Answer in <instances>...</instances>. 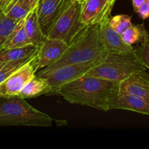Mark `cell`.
<instances>
[{
  "instance_id": "obj_22",
  "label": "cell",
  "mask_w": 149,
  "mask_h": 149,
  "mask_svg": "<svg viewBox=\"0 0 149 149\" xmlns=\"http://www.w3.org/2000/svg\"><path fill=\"white\" fill-rule=\"evenodd\" d=\"M109 23L118 33L122 35L132 25V17L125 14L116 15L110 17Z\"/></svg>"
},
{
  "instance_id": "obj_19",
  "label": "cell",
  "mask_w": 149,
  "mask_h": 149,
  "mask_svg": "<svg viewBox=\"0 0 149 149\" xmlns=\"http://www.w3.org/2000/svg\"><path fill=\"white\" fill-rule=\"evenodd\" d=\"M146 36H148L143 23L132 24L122 34L123 40L127 45H133L141 42Z\"/></svg>"
},
{
  "instance_id": "obj_12",
  "label": "cell",
  "mask_w": 149,
  "mask_h": 149,
  "mask_svg": "<svg viewBox=\"0 0 149 149\" xmlns=\"http://www.w3.org/2000/svg\"><path fill=\"white\" fill-rule=\"evenodd\" d=\"M63 4V0H40L38 4V18L41 29L46 36L62 12Z\"/></svg>"
},
{
  "instance_id": "obj_10",
  "label": "cell",
  "mask_w": 149,
  "mask_h": 149,
  "mask_svg": "<svg viewBox=\"0 0 149 149\" xmlns=\"http://www.w3.org/2000/svg\"><path fill=\"white\" fill-rule=\"evenodd\" d=\"M118 93L149 100V75L146 71L132 73L119 83Z\"/></svg>"
},
{
  "instance_id": "obj_15",
  "label": "cell",
  "mask_w": 149,
  "mask_h": 149,
  "mask_svg": "<svg viewBox=\"0 0 149 149\" xmlns=\"http://www.w3.org/2000/svg\"><path fill=\"white\" fill-rule=\"evenodd\" d=\"M50 91V85L47 79L35 74L34 77L25 85L18 96L24 99L33 98L47 95Z\"/></svg>"
},
{
  "instance_id": "obj_6",
  "label": "cell",
  "mask_w": 149,
  "mask_h": 149,
  "mask_svg": "<svg viewBox=\"0 0 149 149\" xmlns=\"http://www.w3.org/2000/svg\"><path fill=\"white\" fill-rule=\"evenodd\" d=\"M99 61L84 63H74L61 65L50 69L42 68L36 73L39 77H45L51 87L50 93L47 95H55L56 90L63 84L85 75L86 73L94 67Z\"/></svg>"
},
{
  "instance_id": "obj_5",
  "label": "cell",
  "mask_w": 149,
  "mask_h": 149,
  "mask_svg": "<svg viewBox=\"0 0 149 149\" xmlns=\"http://www.w3.org/2000/svg\"><path fill=\"white\" fill-rule=\"evenodd\" d=\"M81 3L72 1L62 10L47 37L61 39L68 45L72 43L87 27L81 20Z\"/></svg>"
},
{
  "instance_id": "obj_25",
  "label": "cell",
  "mask_w": 149,
  "mask_h": 149,
  "mask_svg": "<svg viewBox=\"0 0 149 149\" xmlns=\"http://www.w3.org/2000/svg\"><path fill=\"white\" fill-rule=\"evenodd\" d=\"M132 5H133L134 11L136 13L138 7H139L140 6H141V4H142L144 1H146V0H132Z\"/></svg>"
},
{
  "instance_id": "obj_18",
  "label": "cell",
  "mask_w": 149,
  "mask_h": 149,
  "mask_svg": "<svg viewBox=\"0 0 149 149\" xmlns=\"http://www.w3.org/2000/svg\"><path fill=\"white\" fill-rule=\"evenodd\" d=\"M38 47L34 45L22 47L17 48L0 49V62L1 61H11L23 59L33 56L37 52Z\"/></svg>"
},
{
  "instance_id": "obj_26",
  "label": "cell",
  "mask_w": 149,
  "mask_h": 149,
  "mask_svg": "<svg viewBox=\"0 0 149 149\" xmlns=\"http://www.w3.org/2000/svg\"><path fill=\"white\" fill-rule=\"evenodd\" d=\"M13 0H0V7L2 10H4L10 2H12Z\"/></svg>"
},
{
  "instance_id": "obj_8",
  "label": "cell",
  "mask_w": 149,
  "mask_h": 149,
  "mask_svg": "<svg viewBox=\"0 0 149 149\" xmlns=\"http://www.w3.org/2000/svg\"><path fill=\"white\" fill-rule=\"evenodd\" d=\"M111 16H106L99 23L100 34L105 49L108 53H129L134 51L133 45H127L109 23Z\"/></svg>"
},
{
  "instance_id": "obj_9",
  "label": "cell",
  "mask_w": 149,
  "mask_h": 149,
  "mask_svg": "<svg viewBox=\"0 0 149 149\" xmlns=\"http://www.w3.org/2000/svg\"><path fill=\"white\" fill-rule=\"evenodd\" d=\"M64 41L46 37L38 47L36 52L38 71L48 67L60 59L68 48Z\"/></svg>"
},
{
  "instance_id": "obj_30",
  "label": "cell",
  "mask_w": 149,
  "mask_h": 149,
  "mask_svg": "<svg viewBox=\"0 0 149 149\" xmlns=\"http://www.w3.org/2000/svg\"><path fill=\"white\" fill-rule=\"evenodd\" d=\"M84 0H73V1H78V2L81 3V4H82L83 1H84Z\"/></svg>"
},
{
  "instance_id": "obj_13",
  "label": "cell",
  "mask_w": 149,
  "mask_h": 149,
  "mask_svg": "<svg viewBox=\"0 0 149 149\" xmlns=\"http://www.w3.org/2000/svg\"><path fill=\"white\" fill-rule=\"evenodd\" d=\"M120 109L149 115V100L130 95L117 94L111 100L109 110Z\"/></svg>"
},
{
  "instance_id": "obj_1",
  "label": "cell",
  "mask_w": 149,
  "mask_h": 149,
  "mask_svg": "<svg viewBox=\"0 0 149 149\" xmlns=\"http://www.w3.org/2000/svg\"><path fill=\"white\" fill-rule=\"evenodd\" d=\"M118 87L117 82L82 76L60 87L55 95L61 96L72 104L109 111V103L118 93Z\"/></svg>"
},
{
  "instance_id": "obj_21",
  "label": "cell",
  "mask_w": 149,
  "mask_h": 149,
  "mask_svg": "<svg viewBox=\"0 0 149 149\" xmlns=\"http://www.w3.org/2000/svg\"><path fill=\"white\" fill-rule=\"evenodd\" d=\"M31 57L17 60V61H1V62H0V83L2 82L4 80H5L7 77H10L15 71L19 69L20 67L23 66L25 63H26L31 59Z\"/></svg>"
},
{
  "instance_id": "obj_3",
  "label": "cell",
  "mask_w": 149,
  "mask_h": 149,
  "mask_svg": "<svg viewBox=\"0 0 149 149\" xmlns=\"http://www.w3.org/2000/svg\"><path fill=\"white\" fill-rule=\"evenodd\" d=\"M55 119L31 106L19 96L0 97V126L49 127Z\"/></svg>"
},
{
  "instance_id": "obj_14",
  "label": "cell",
  "mask_w": 149,
  "mask_h": 149,
  "mask_svg": "<svg viewBox=\"0 0 149 149\" xmlns=\"http://www.w3.org/2000/svg\"><path fill=\"white\" fill-rule=\"evenodd\" d=\"M23 27L31 43L35 46L39 47L47 37L41 29L38 18L37 6L33 7L24 18Z\"/></svg>"
},
{
  "instance_id": "obj_11",
  "label": "cell",
  "mask_w": 149,
  "mask_h": 149,
  "mask_svg": "<svg viewBox=\"0 0 149 149\" xmlns=\"http://www.w3.org/2000/svg\"><path fill=\"white\" fill-rule=\"evenodd\" d=\"M111 10L108 0H84L81 7V20L85 26L98 23L111 16Z\"/></svg>"
},
{
  "instance_id": "obj_2",
  "label": "cell",
  "mask_w": 149,
  "mask_h": 149,
  "mask_svg": "<svg viewBox=\"0 0 149 149\" xmlns=\"http://www.w3.org/2000/svg\"><path fill=\"white\" fill-rule=\"evenodd\" d=\"M107 53L100 38L99 23L89 25L68 45L62 57L45 69H50L68 64L100 61L106 56Z\"/></svg>"
},
{
  "instance_id": "obj_28",
  "label": "cell",
  "mask_w": 149,
  "mask_h": 149,
  "mask_svg": "<svg viewBox=\"0 0 149 149\" xmlns=\"http://www.w3.org/2000/svg\"><path fill=\"white\" fill-rule=\"evenodd\" d=\"M29 1H30L32 7H35L36 6L38 5V4H39V2L40 1V0H29Z\"/></svg>"
},
{
  "instance_id": "obj_20",
  "label": "cell",
  "mask_w": 149,
  "mask_h": 149,
  "mask_svg": "<svg viewBox=\"0 0 149 149\" xmlns=\"http://www.w3.org/2000/svg\"><path fill=\"white\" fill-rule=\"evenodd\" d=\"M18 21L7 17L0 7V49Z\"/></svg>"
},
{
  "instance_id": "obj_4",
  "label": "cell",
  "mask_w": 149,
  "mask_h": 149,
  "mask_svg": "<svg viewBox=\"0 0 149 149\" xmlns=\"http://www.w3.org/2000/svg\"><path fill=\"white\" fill-rule=\"evenodd\" d=\"M146 70L147 68L136 58L134 51L129 53H107L103 59L87 71L84 76L119 83L135 71Z\"/></svg>"
},
{
  "instance_id": "obj_27",
  "label": "cell",
  "mask_w": 149,
  "mask_h": 149,
  "mask_svg": "<svg viewBox=\"0 0 149 149\" xmlns=\"http://www.w3.org/2000/svg\"><path fill=\"white\" fill-rule=\"evenodd\" d=\"M73 1V0H63V10L66 8Z\"/></svg>"
},
{
  "instance_id": "obj_7",
  "label": "cell",
  "mask_w": 149,
  "mask_h": 149,
  "mask_svg": "<svg viewBox=\"0 0 149 149\" xmlns=\"http://www.w3.org/2000/svg\"><path fill=\"white\" fill-rule=\"evenodd\" d=\"M37 71L36 52L26 63L0 83V97L18 96L25 85Z\"/></svg>"
},
{
  "instance_id": "obj_17",
  "label": "cell",
  "mask_w": 149,
  "mask_h": 149,
  "mask_svg": "<svg viewBox=\"0 0 149 149\" xmlns=\"http://www.w3.org/2000/svg\"><path fill=\"white\" fill-rule=\"evenodd\" d=\"M33 7L29 0H13L3 10L7 17L15 20L24 19Z\"/></svg>"
},
{
  "instance_id": "obj_23",
  "label": "cell",
  "mask_w": 149,
  "mask_h": 149,
  "mask_svg": "<svg viewBox=\"0 0 149 149\" xmlns=\"http://www.w3.org/2000/svg\"><path fill=\"white\" fill-rule=\"evenodd\" d=\"M137 47H134V53L140 62L148 69L149 68V36H146Z\"/></svg>"
},
{
  "instance_id": "obj_16",
  "label": "cell",
  "mask_w": 149,
  "mask_h": 149,
  "mask_svg": "<svg viewBox=\"0 0 149 149\" xmlns=\"http://www.w3.org/2000/svg\"><path fill=\"white\" fill-rule=\"evenodd\" d=\"M23 23H24V19L19 20L15 29L3 45L1 49L22 47L33 45L28 36L27 33H26V31L23 27Z\"/></svg>"
},
{
  "instance_id": "obj_29",
  "label": "cell",
  "mask_w": 149,
  "mask_h": 149,
  "mask_svg": "<svg viewBox=\"0 0 149 149\" xmlns=\"http://www.w3.org/2000/svg\"><path fill=\"white\" fill-rule=\"evenodd\" d=\"M116 1V0H108V1H109V8L111 9V10H112V8H113V5H114Z\"/></svg>"
},
{
  "instance_id": "obj_24",
  "label": "cell",
  "mask_w": 149,
  "mask_h": 149,
  "mask_svg": "<svg viewBox=\"0 0 149 149\" xmlns=\"http://www.w3.org/2000/svg\"><path fill=\"white\" fill-rule=\"evenodd\" d=\"M136 13L139 15L140 17L143 20H146L149 16V1L146 0L142 4H141L137 10Z\"/></svg>"
}]
</instances>
